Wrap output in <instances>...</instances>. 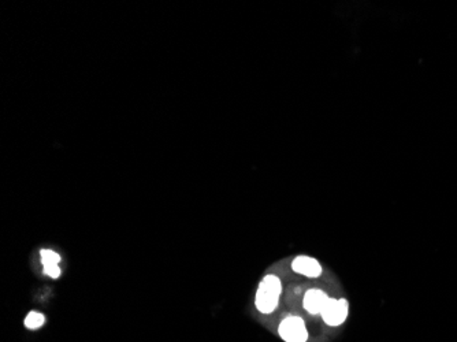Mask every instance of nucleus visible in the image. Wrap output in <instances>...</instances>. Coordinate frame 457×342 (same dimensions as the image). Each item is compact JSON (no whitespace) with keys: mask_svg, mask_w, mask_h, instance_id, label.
<instances>
[{"mask_svg":"<svg viewBox=\"0 0 457 342\" xmlns=\"http://www.w3.org/2000/svg\"><path fill=\"white\" fill-rule=\"evenodd\" d=\"M349 305L345 298H328L321 315L328 326H339L348 316Z\"/></svg>","mask_w":457,"mask_h":342,"instance_id":"obj_3","label":"nucleus"},{"mask_svg":"<svg viewBox=\"0 0 457 342\" xmlns=\"http://www.w3.org/2000/svg\"><path fill=\"white\" fill-rule=\"evenodd\" d=\"M279 336L286 342H306L308 339L307 327L300 316H288L279 325Z\"/></svg>","mask_w":457,"mask_h":342,"instance_id":"obj_2","label":"nucleus"},{"mask_svg":"<svg viewBox=\"0 0 457 342\" xmlns=\"http://www.w3.org/2000/svg\"><path fill=\"white\" fill-rule=\"evenodd\" d=\"M327 301H328V296L325 292H322L319 289H311L306 293L304 300H303V305L310 314L317 315V314L322 312Z\"/></svg>","mask_w":457,"mask_h":342,"instance_id":"obj_5","label":"nucleus"},{"mask_svg":"<svg viewBox=\"0 0 457 342\" xmlns=\"http://www.w3.org/2000/svg\"><path fill=\"white\" fill-rule=\"evenodd\" d=\"M46 322V318L43 314L40 312H36V311H32L28 314V316L25 318V326L28 329H32V330H36L39 327H41Z\"/></svg>","mask_w":457,"mask_h":342,"instance_id":"obj_6","label":"nucleus"},{"mask_svg":"<svg viewBox=\"0 0 457 342\" xmlns=\"http://www.w3.org/2000/svg\"><path fill=\"white\" fill-rule=\"evenodd\" d=\"M40 259H41L43 266L59 265V262H61L59 254H57L55 251H51V249H43V251H40Z\"/></svg>","mask_w":457,"mask_h":342,"instance_id":"obj_7","label":"nucleus"},{"mask_svg":"<svg viewBox=\"0 0 457 342\" xmlns=\"http://www.w3.org/2000/svg\"><path fill=\"white\" fill-rule=\"evenodd\" d=\"M292 270L300 275L317 278L322 274V267L317 259L310 256H297L292 263Z\"/></svg>","mask_w":457,"mask_h":342,"instance_id":"obj_4","label":"nucleus"},{"mask_svg":"<svg viewBox=\"0 0 457 342\" xmlns=\"http://www.w3.org/2000/svg\"><path fill=\"white\" fill-rule=\"evenodd\" d=\"M43 272L47 276L57 279L61 275V267L59 265H48V266H43Z\"/></svg>","mask_w":457,"mask_h":342,"instance_id":"obj_8","label":"nucleus"},{"mask_svg":"<svg viewBox=\"0 0 457 342\" xmlns=\"http://www.w3.org/2000/svg\"><path fill=\"white\" fill-rule=\"evenodd\" d=\"M281 292H282V283L278 276L267 275L263 278L258 287L257 300H255L257 308L261 314H271L277 308L279 303Z\"/></svg>","mask_w":457,"mask_h":342,"instance_id":"obj_1","label":"nucleus"}]
</instances>
